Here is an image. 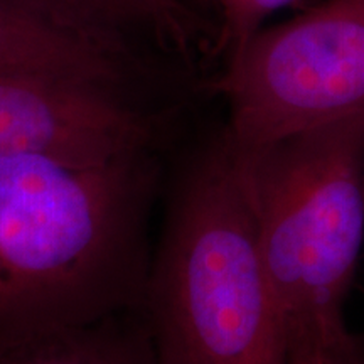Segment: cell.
<instances>
[{"instance_id": "1", "label": "cell", "mask_w": 364, "mask_h": 364, "mask_svg": "<svg viewBox=\"0 0 364 364\" xmlns=\"http://www.w3.org/2000/svg\"><path fill=\"white\" fill-rule=\"evenodd\" d=\"M166 177L161 152L0 159V346L139 311Z\"/></svg>"}, {"instance_id": "8", "label": "cell", "mask_w": 364, "mask_h": 364, "mask_svg": "<svg viewBox=\"0 0 364 364\" xmlns=\"http://www.w3.org/2000/svg\"><path fill=\"white\" fill-rule=\"evenodd\" d=\"M0 364H157L139 311L0 346Z\"/></svg>"}, {"instance_id": "2", "label": "cell", "mask_w": 364, "mask_h": 364, "mask_svg": "<svg viewBox=\"0 0 364 364\" xmlns=\"http://www.w3.org/2000/svg\"><path fill=\"white\" fill-rule=\"evenodd\" d=\"M139 312L157 364H289L243 164L225 132L166 177Z\"/></svg>"}, {"instance_id": "5", "label": "cell", "mask_w": 364, "mask_h": 364, "mask_svg": "<svg viewBox=\"0 0 364 364\" xmlns=\"http://www.w3.org/2000/svg\"><path fill=\"white\" fill-rule=\"evenodd\" d=\"M142 63L78 33L36 0H0V71L36 73L134 91Z\"/></svg>"}, {"instance_id": "3", "label": "cell", "mask_w": 364, "mask_h": 364, "mask_svg": "<svg viewBox=\"0 0 364 364\" xmlns=\"http://www.w3.org/2000/svg\"><path fill=\"white\" fill-rule=\"evenodd\" d=\"M236 152L287 338L343 329L364 245V115Z\"/></svg>"}, {"instance_id": "7", "label": "cell", "mask_w": 364, "mask_h": 364, "mask_svg": "<svg viewBox=\"0 0 364 364\" xmlns=\"http://www.w3.org/2000/svg\"><path fill=\"white\" fill-rule=\"evenodd\" d=\"M73 124L71 97L59 81L0 71V159L59 154L70 142Z\"/></svg>"}, {"instance_id": "6", "label": "cell", "mask_w": 364, "mask_h": 364, "mask_svg": "<svg viewBox=\"0 0 364 364\" xmlns=\"http://www.w3.org/2000/svg\"><path fill=\"white\" fill-rule=\"evenodd\" d=\"M78 33L110 51L135 59L132 41L152 36L188 49L191 16L177 0H36ZM140 63V61H139Z\"/></svg>"}, {"instance_id": "10", "label": "cell", "mask_w": 364, "mask_h": 364, "mask_svg": "<svg viewBox=\"0 0 364 364\" xmlns=\"http://www.w3.org/2000/svg\"><path fill=\"white\" fill-rule=\"evenodd\" d=\"M289 364H364V341L349 327L289 338Z\"/></svg>"}, {"instance_id": "4", "label": "cell", "mask_w": 364, "mask_h": 364, "mask_svg": "<svg viewBox=\"0 0 364 364\" xmlns=\"http://www.w3.org/2000/svg\"><path fill=\"white\" fill-rule=\"evenodd\" d=\"M213 86L240 150L364 115V0H327L262 29Z\"/></svg>"}, {"instance_id": "9", "label": "cell", "mask_w": 364, "mask_h": 364, "mask_svg": "<svg viewBox=\"0 0 364 364\" xmlns=\"http://www.w3.org/2000/svg\"><path fill=\"white\" fill-rule=\"evenodd\" d=\"M221 14L220 48L226 59L235 56L265 29L268 17L292 6L295 0H213Z\"/></svg>"}]
</instances>
